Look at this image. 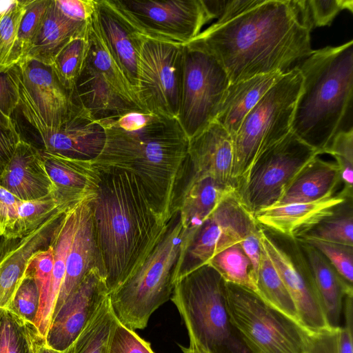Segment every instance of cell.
<instances>
[{
  "instance_id": "obj_14",
  "label": "cell",
  "mask_w": 353,
  "mask_h": 353,
  "mask_svg": "<svg viewBox=\"0 0 353 353\" xmlns=\"http://www.w3.org/2000/svg\"><path fill=\"white\" fill-rule=\"evenodd\" d=\"M19 104L23 117L43 139L59 130L79 106L51 65L26 59L19 64Z\"/></svg>"
},
{
  "instance_id": "obj_36",
  "label": "cell",
  "mask_w": 353,
  "mask_h": 353,
  "mask_svg": "<svg viewBox=\"0 0 353 353\" xmlns=\"http://www.w3.org/2000/svg\"><path fill=\"white\" fill-rule=\"evenodd\" d=\"M207 264L213 268L225 282L241 286L256 293L251 262L240 243L217 253Z\"/></svg>"
},
{
  "instance_id": "obj_11",
  "label": "cell",
  "mask_w": 353,
  "mask_h": 353,
  "mask_svg": "<svg viewBox=\"0 0 353 353\" xmlns=\"http://www.w3.org/2000/svg\"><path fill=\"white\" fill-rule=\"evenodd\" d=\"M259 225L236 190L230 193L194 232L183 234L175 282L206 265L217 253L240 243Z\"/></svg>"
},
{
  "instance_id": "obj_5",
  "label": "cell",
  "mask_w": 353,
  "mask_h": 353,
  "mask_svg": "<svg viewBox=\"0 0 353 353\" xmlns=\"http://www.w3.org/2000/svg\"><path fill=\"white\" fill-rule=\"evenodd\" d=\"M170 299L188 331L183 353H251L233 325L226 304L225 281L206 264L179 279Z\"/></svg>"
},
{
  "instance_id": "obj_49",
  "label": "cell",
  "mask_w": 353,
  "mask_h": 353,
  "mask_svg": "<svg viewBox=\"0 0 353 353\" xmlns=\"http://www.w3.org/2000/svg\"><path fill=\"white\" fill-rule=\"evenodd\" d=\"M21 199L0 185V236L9 238L14 231L18 218V205Z\"/></svg>"
},
{
  "instance_id": "obj_4",
  "label": "cell",
  "mask_w": 353,
  "mask_h": 353,
  "mask_svg": "<svg viewBox=\"0 0 353 353\" xmlns=\"http://www.w3.org/2000/svg\"><path fill=\"white\" fill-rule=\"evenodd\" d=\"M296 65L303 83L291 132L322 154L337 133L351 128L353 41L313 50Z\"/></svg>"
},
{
  "instance_id": "obj_19",
  "label": "cell",
  "mask_w": 353,
  "mask_h": 353,
  "mask_svg": "<svg viewBox=\"0 0 353 353\" xmlns=\"http://www.w3.org/2000/svg\"><path fill=\"white\" fill-rule=\"evenodd\" d=\"M234 157L233 138L216 121L189 140L187 159L190 170L233 188Z\"/></svg>"
},
{
  "instance_id": "obj_6",
  "label": "cell",
  "mask_w": 353,
  "mask_h": 353,
  "mask_svg": "<svg viewBox=\"0 0 353 353\" xmlns=\"http://www.w3.org/2000/svg\"><path fill=\"white\" fill-rule=\"evenodd\" d=\"M231 321L251 353H337L339 328L313 332L254 292L225 282Z\"/></svg>"
},
{
  "instance_id": "obj_48",
  "label": "cell",
  "mask_w": 353,
  "mask_h": 353,
  "mask_svg": "<svg viewBox=\"0 0 353 353\" xmlns=\"http://www.w3.org/2000/svg\"><path fill=\"white\" fill-rule=\"evenodd\" d=\"M21 139L12 117L0 110V176Z\"/></svg>"
},
{
  "instance_id": "obj_26",
  "label": "cell",
  "mask_w": 353,
  "mask_h": 353,
  "mask_svg": "<svg viewBox=\"0 0 353 353\" xmlns=\"http://www.w3.org/2000/svg\"><path fill=\"white\" fill-rule=\"evenodd\" d=\"M72 96L77 105L88 111L98 121L121 116L132 110H143L124 99L109 80L87 60L76 81Z\"/></svg>"
},
{
  "instance_id": "obj_40",
  "label": "cell",
  "mask_w": 353,
  "mask_h": 353,
  "mask_svg": "<svg viewBox=\"0 0 353 353\" xmlns=\"http://www.w3.org/2000/svg\"><path fill=\"white\" fill-rule=\"evenodd\" d=\"M323 154H328L335 159L340 170L343 185L340 192L345 197L352 198L353 128L337 133Z\"/></svg>"
},
{
  "instance_id": "obj_23",
  "label": "cell",
  "mask_w": 353,
  "mask_h": 353,
  "mask_svg": "<svg viewBox=\"0 0 353 353\" xmlns=\"http://www.w3.org/2000/svg\"><path fill=\"white\" fill-rule=\"evenodd\" d=\"M90 197L79 203L77 225L66 259L65 274L52 316L90 270L97 268L103 274L89 204Z\"/></svg>"
},
{
  "instance_id": "obj_38",
  "label": "cell",
  "mask_w": 353,
  "mask_h": 353,
  "mask_svg": "<svg viewBox=\"0 0 353 353\" xmlns=\"http://www.w3.org/2000/svg\"><path fill=\"white\" fill-rule=\"evenodd\" d=\"M299 239H316L353 247L352 198L339 205L332 215Z\"/></svg>"
},
{
  "instance_id": "obj_7",
  "label": "cell",
  "mask_w": 353,
  "mask_h": 353,
  "mask_svg": "<svg viewBox=\"0 0 353 353\" xmlns=\"http://www.w3.org/2000/svg\"><path fill=\"white\" fill-rule=\"evenodd\" d=\"M182 236L180 213L176 211L141 265L109 294L115 316L125 327L134 331L145 328L153 312L171 298Z\"/></svg>"
},
{
  "instance_id": "obj_16",
  "label": "cell",
  "mask_w": 353,
  "mask_h": 353,
  "mask_svg": "<svg viewBox=\"0 0 353 353\" xmlns=\"http://www.w3.org/2000/svg\"><path fill=\"white\" fill-rule=\"evenodd\" d=\"M109 295L101 271L90 270L52 316L46 344L63 352L78 337L103 301Z\"/></svg>"
},
{
  "instance_id": "obj_46",
  "label": "cell",
  "mask_w": 353,
  "mask_h": 353,
  "mask_svg": "<svg viewBox=\"0 0 353 353\" xmlns=\"http://www.w3.org/2000/svg\"><path fill=\"white\" fill-rule=\"evenodd\" d=\"M19 77L18 64L0 72V110L10 117L19 104Z\"/></svg>"
},
{
  "instance_id": "obj_54",
  "label": "cell",
  "mask_w": 353,
  "mask_h": 353,
  "mask_svg": "<svg viewBox=\"0 0 353 353\" xmlns=\"http://www.w3.org/2000/svg\"><path fill=\"white\" fill-rule=\"evenodd\" d=\"M1 238H2V236H0V241H1Z\"/></svg>"
},
{
  "instance_id": "obj_47",
  "label": "cell",
  "mask_w": 353,
  "mask_h": 353,
  "mask_svg": "<svg viewBox=\"0 0 353 353\" xmlns=\"http://www.w3.org/2000/svg\"><path fill=\"white\" fill-rule=\"evenodd\" d=\"M216 23H224L257 6L263 0H203Z\"/></svg>"
},
{
  "instance_id": "obj_24",
  "label": "cell",
  "mask_w": 353,
  "mask_h": 353,
  "mask_svg": "<svg viewBox=\"0 0 353 353\" xmlns=\"http://www.w3.org/2000/svg\"><path fill=\"white\" fill-rule=\"evenodd\" d=\"M41 140L46 152L92 161L104 147L105 131L99 121L79 107L59 130Z\"/></svg>"
},
{
  "instance_id": "obj_12",
  "label": "cell",
  "mask_w": 353,
  "mask_h": 353,
  "mask_svg": "<svg viewBox=\"0 0 353 353\" xmlns=\"http://www.w3.org/2000/svg\"><path fill=\"white\" fill-rule=\"evenodd\" d=\"M144 37L186 44L212 20L203 0H111Z\"/></svg>"
},
{
  "instance_id": "obj_42",
  "label": "cell",
  "mask_w": 353,
  "mask_h": 353,
  "mask_svg": "<svg viewBox=\"0 0 353 353\" xmlns=\"http://www.w3.org/2000/svg\"><path fill=\"white\" fill-rule=\"evenodd\" d=\"M41 292L33 274L26 270L25 276L7 309L25 321L36 324L40 310Z\"/></svg>"
},
{
  "instance_id": "obj_43",
  "label": "cell",
  "mask_w": 353,
  "mask_h": 353,
  "mask_svg": "<svg viewBox=\"0 0 353 353\" xmlns=\"http://www.w3.org/2000/svg\"><path fill=\"white\" fill-rule=\"evenodd\" d=\"M304 241L314 246L349 284L353 282V247L316 239Z\"/></svg>"
},
{
  "instance_id": "obj_18",
  "label": "cell",
  "mask_w": 353,
  "mask_h": 353,
  "mask_svg": "<svg viewBox=\"0 0 353 353\" xmlns=\"http://www.w3.org/2000/svg\"><path fill=\"white\" fill-rule=\"evenodd\" d=\"M347 198L341 192L318 201L273 205L254 216L261 227L285 238L297 240L327 217L332 215Z\"/></svg>"
},
{
  "instance_id": "obj_22",
  "label": "cell",
  "mask_w": 353,
  "mask_h": 353,
  "mask_svg": "<svg viewBox=\"0 0 353 353\" xmlns=\"http://www.w3.org/2000/svg\"><path fill=\"white\" fill-rule=\"evenodd\" d=\"M235 188L214 179L193 172L188 165L181 189L172 209L180 213L185 236L194 232L209 216L220 202Z\"/></svg>"
},
{
  "instance_id": "obj_31",
  "label": "cell",
  "mask_w": 353,
  "mask_h": 353,
  "mask_svg": "<svg viewBox=\"0 0 353 353\" xmlns=\"http://www.w3.org/2000/svg\"><path fill=\"white\" fill-rule=\"evenodd\" d=\"M117 321L108 295L81 334L63 353H108L110 336Z\"/></svg>"
},
{
  "instance_id": "obj_2",
  "label": "cell",
  "mask_w": 353,
  "mask_h": 353,
  "mask_svg": "<svg viewBox=\"0 0 353 353\" xmlns=\"http://www.w3.org/2000/svg\"><path fill=\"white\" fill-rule=\"evenodd\" d=\"M99 122L105 142L92 164L134 174L167 223L185 174L189 145L178 120L137 110Z\"/></svg>"
},
{
  "instance_id": "obj_50",
  "label": "cell",
  "mask_w": 353,
  "mask_h": 353,
  "mask_svg": "<svg viewBox=\"0 0 353 353\" xmlns=\"http://www.w3.org/2000/svg\"><path fill=\"white\" fill-rule=\"evenodd\" d=\"M58 9L71 20L88 23L97 9V0H54Z\"/></svg>"
},
{
  "instance_id": "obj_39",
  "label": "cell",
  "mask_w": 353,
  "mask_h": 353,
  "mask_svg": "<svg viewBox=\"0 0 353 353\" xmlns=\"http://www.w3.org/2000/svg\"><path fill=\"white\" fill-rule=\"evenodd\" d=\"M71 207L61 201L54 192L35 200H21L18 205L17 221L13 232L8 239L23 237L57 212L67 210Z\"/></svg>"
},
{
  "instance_id": "obj_8",
  "label": "cell",
  "mask_w": 353,
  "mask_h": 353,
  "mask_svg": "<svg viewBox=\"0 0 353 353\" xmlns=\"http://www.w3.org/2000/svg\"><path fill=\"white\" fill-rule=\"evenodd\" d=\"M303 77L297 65L285 72L246 115L233 137L232 173L236 189L257 156L291 132Z\"/></svg>"
},
{
  "instance_id": "obj_34",
  "label": "cell",
  "mask_w": 353,
  "mask_h": 353,
  "mask_svg": "<svg viewBox=\"0 0 353 353\" xmlns=\"http://www.w3.org/2000/svg\"><path fill=\"white\" fill-rule=\"evenodd\" d=\"M28 0L0 1V72L19 64L18 32Z\"/></svg>"
},
{
  "instance_id": "obj_15",
  "label": "cell",
  "mask_w": 353,
  "mask_h": 353,
  "mask_svg": "<svg viewBox=\"0 0 353 353\" xmlns=\"http://www.w3.org/2000/svg\"><path fill=\"white\" fill-rule=\"evenodd\" d=\"M288 239V245H281L261 228V243L294 303L299 322L313 332L332 329L326 321L307 261L299 242Z\"/></svg>"
},
{
  "instance_id": "obj_13",
  "label": "cell",
  "mask_w": 353,
  "mask_h": 353,
  "mask_svg": "<svg viewBox=\"0 0 353 353\" xmlns=\"http://www.w3.org/2000/svg\"><path fill=\"white\" fill-rule=\"evenodd\" d=\"M183 45L145 37L139 57L136 94L150 113L177 118L181 90Z\"/></svg>"
},
{
  "instance_id": "obj_45",
  "label": "cell",
  "mask_w": 353,
  "mask_h": 353,
  "mask_svg": "<svg viewBox=\"0 0 353 353\" xmlns=\"http://www.w3.org/2000/svg\"><path fill=\"white\" fill-rule=\"evenodd\" d=\"M306 5L312 29L330 26L343 10L353 11L352 0H306Z\"/></svg>"
},
{
  "instance_id": "obj_25",
  "label": "cell",
  "mask_w": 353,
  "mask_h": 353,
  "mask_svg": "<svg viewBox=\"0 0 353 353\" xmlns=\"http://www.w3.org/2000/svg\"><path fill=\"white\" fill-rule=\"evenodd\" d=\"M47 173L57 196L69 206L92 196L99 181V172L91 161L67 157L42 150Z\"/></svg>"
},
{
  "instance_id": "obj_20",
  "label": "cell",
  "mask_w": 353,
  "mask_h": 353,
  "mask_svg": "<svg viewBox=\"0 0 353 353\" xmlns=\"http://www.w3.org/2000/svg\"><path fill=\"white\" fill-rule=\"evenodd\" d=\"M97 1L96 15L101 31L119 66L136 92L139 57L145 37L123 17L111 0Z\"/></svg>"
},
{
  "instance_id": "obj_29",
  "label": "cell",
  "mask_w": 353,
  "mask_h": 353,
  "mask_svg": "<svg viewBox=\"0 0 353 353\" xmlns=\"http://www.w3.org/2000/svg\"><path fill=\"white\" fill-rule=\"evenodd\" d=\"M341 185L340 170L336 162L314 158L296 176L275 205L307 203L336 194Z\"/></svg>"
},
{
  "instance_id": "obj_1",
  "label": "cell",
  "mask_w": 353,
  "mask_h": 353,
  "mask_svg": "<svg viewBox=\"0 0 353 353\" xmlns=\"http://www.w3.org/2000/svg\"><path fill=\"white\" fill-rule=\"evenodd\" d=\"M312 30L306 0H263L230 21L212 24L194 39L218 59L234 83L290 70L313 51Z\"/></svg>"
},
{
  "instance_id": "obj_17",
  "label": "cell",
  "mask_w": 353,
  "mask_h": 353,
  "mask_svg": "<svg viewBox=\"0 0 353 353\" xmlns=\"http://www.w3.org/2000/svg\"><path fill=\"white\" fill-rule=\"evenodd\" d=\"M67 210L57 212L23 237L2 236L0 241V308L8 307L25 276L30 258L50 245L54 230Z\"/></svg>"
},
{
  "instance_id": "obj_52",
  "label": "cell",
  "mask_w": 353,
  "mask_h": 353,
  "mask_svg": "<svg viewBox=\"0 0 353 353\" xmlns=\"http://www.w3.org/2000/svg\"><path fill=\"white\" fill-rule=\"evenodd\" d=\"M337 353H353L352 326L339 327L337 340Z\"/></svg>"
},
{
  "instance_id": "obj_41",
  "label": "cell",
  "mask_w": 353,
  "mask_h": 353,
  "mask_svg": "<svg viewBox=\"0 0 353 353\" xmlns=\"http://www.w3.org/2000/svg\"><path fill=\"white\" fill-rule=\"evenodd\" d=\"M50 1L28 0L18 32L19 63L27 57L41 28Z\"/></svg>"
},
{
  "instance_id": "obj_30",
  "label": "cell",
  "mask_w": 353,
  "mask_h": 353,
  "mask_svg": "<svg viewBox=\"0 0 353 353\" xmlns=\"http://www.w3.org/2000/svg\"><path fill=\"white\" fill-rule=\"evenodd\" d=\"M89 23L70 19L58 9L54 1L51 0L41 28L26 59L51 65L58 52L71 39L83 32Z\"/></svg>"
},
{
  "instance_id": "obj_10",
  "label": "cell",
  "mask_w": 353,
  "mask_h": 353,
  "mask_svg": "<svg viewBox=\"0 0 353 353\" xmlns=\"http://www.w3.org/2000/svg\"><path fill=\"white\" fill-rule=\"evenodd\" d=\"M320 154L290 132L257 156L236 194L254 215L275 205L300 172Z\"/></svg>"
},
{
  "instance_id": "obj_21",
  "label": "cell",
  "mask_w": 353,
  "mask_h": 353,
  "mask_svg": "<svg viewBox=\"0 0 353 353\" xmlns=\"http://www.w3.org/2000/svg\"><path fill=\"white\" fill-rule=\"evenodd\" d=\"M0 185L22 201L41 199L55 190L42 150L23 139L0 176Z\"/></svg>"
},
{
  "instance_id": "obj_53",
  "label": "cell",
  "mask_w": 353,
  "mask_h": 353,
  "mask_svg": "<svg viewBox=\"0 0 353 353\" xmlns=\"http://www.w3.org/2000/svg\"><path fill=\"white\" fill-rule=\"evenodd\" d=\"M37 353H63V352L49 347L46 344V342H43L39 345Z\"/></svg>"
},
{
  "instance_id": "obj_33",
  "label": "cell",
  "mask_w": 353,
  "mask_h": 353,
  "mask_svg": "<svg viewBox=\"0 0 353 353\" xmlns=\"http://www.w3.org/2000/svg\"><path fill=\"white\" fill-rule=\"evenodd\" d=\"M261 245L255 294L273 307L299 322L294 303L261 243Z\"/></svg>"
},
{
  "instance_id": "obj_51",
  "label": "cell",
  "mask_w": 353,
  "mask_h": 353,
  "mask_svg": "<svg viewBox=\"0 0 353 353\" xmlns=\"http://www.w3.org/2000/svg\"><path fill=\"white\" fill-rule=\"evenodd\" d=\"M261 228L260 225L257 226L240 242L241 246L251 262L254 283L256 280L261 259L260 234Z\"/></svg>"
},
{
  "instance_id": "obj_9",
  "label": "cell",
  "mask_w": 353,
  "mask_h": 353,
  "mask_svg": "<svg viewBox=\"0 0 353 353\" xmlns=\"http://www.w3.org/2000/svg\"><path fill=\"white\" fill-rule=\"evenodd\" d=\"M228 73L199 41L183 45L182 79L176 119L191 139L216 120L227 88Z\"/></svg>"
},
{
  "instance_id": "obj_3",
  "label": "cell",
  "mask_w": 353,
  "mask_h": 353,
  "mask_svg": "<svg viewBox=\"0 0 353 353\" xmlns=\"http://www.w3.org/2000/svg\"><path fill=\"white\" fill-rule=\"evenodd\" d=\"M97 169L99 181L89 204L110 294L141 265L164 234L168 222L134 174L114 168Z\"/></svg>"
},
{
  "instance_id": "obj_44",
  "label": "cell",
  "mask_w": 353,
  "mask_h": 353,
  "mask_svg": "<svg viewBox=\"0 0 353 353\" xmlns=\"http://www.w3.org/2000/svg\"><path fill=\"white\" fill-rule=\"evenodd\" d=\"M108 353H154L150 343L119 321L114 325Z\"/></svg>"
},
{
  "instance_id": "obj_28",
  "label": "cell",
  "mask_w": 353,
  "mask_h": 353,
  "mask_svg": "<svg viewBox=\"0 0 353 353\" xmlns=\"http://www.w3.org/2000/svg\"><path fill=\"white\" fill-rule=\"evenodd\" d=\"M284 73L278 71L230 83L215 121L233 138L246 115Z\"/></svg>"
},
{
  "instance_id": "obj_32",
  "label": "cell",
  "mask_w": 353,
  "mask_h": 353,
  "mask_svg": "<svg viewBox=\"0 0 353 353\" xmlns=\"http://www.w3.org/2000/svg\"><path fill=\"white\" fill-rule=\"evenodd\" d=\"M43 342L34 324L0 308V353H37Z\"/></svg>"
},
{
  "instance_id": "obj_35",
  "label": "cell",
  "mask_w": 353,
  "mask_h": 353,
  "mask_svg": "<svg viewBox=\"0 0 353 353\" xmlns=\"http://www.w3.org/2000/svg\"><path fill=\"white\" fill-rule=\"evenodd\" d=\"M89 50L88 24L83 32L71 39L58 52L51 65L61 84L71 94L85 66Z\"/></svg>"
},
{
  "instance_id": "obj_37",
  "label": "cell",
  "mask_w": 353,
  "mask_h": 353,
  "mask_svg": "<svg viewBox=\"0 0 353 353\" xmlns=\"http://www.w3.org/2000/svg\"><path fill=\"white\" fill-rule=\"evenodd\" d=\"M53 265L54 250L50 244L47 249L35 253L27 268L34 276L41 292L40 310L35 325L44 338L54 309L50 299Z\"/></svg>"
},
{
  "instance_id": "obj_27",
  "label": "cell",
  "mask_w": 353,
  "mask_h": 353,
  "mask_svg": "<svg viewBox=\"0 0 353 353\" xmlns=\"http://www.w3.org/2000/svg\"><path fill=\"white\" fill-rule=\"evenodd\" d=\"M297 241L307 261L327 325L337 329L340 327L343 300L353 292L352 285L346 282L314 246Z\"/></svg>"
}]
</instances>
